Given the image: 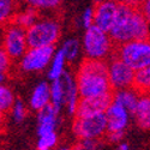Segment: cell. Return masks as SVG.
Listing matches in <instances>:
<instances>
[{
	"label": "cell",
	"instance_id": "cell-28",
	"mask_svg": "<svg viewBox=\"0 0 150 150\" xmlns=\"http://www.w3.org/2000/svg\"><path fill=\"white\" fill-rule=\"evenodd\" d=\"M11 61H12V59L7 55V53L5 51L1 49V52H0V82L1 83H4V81H5V74L10 69Z\"/></svg>",
	"mask_w": 150,
	"mask_h": 150
},
{
	"label": "cell",
	"instance_id": "cell-4",
	"mask_svg": "<svg viewBox=\"0 0 150 150\" xmlns=\"http://www.w3.org/2000/svg\"><path fill=\"white\" fill-rule=\"evenodd\" d=\"M61 34L60 23L55 17H40L34 25L27 29L29 48L54 47Z\"/></svg>",
	"mask_w": 150,
	"mask_h": 150
},
{
	"label": "cell",
	"instance_id": "cell-1",
	"mask_svg": "<svg viewBox=\"0 0 150 150\" xmlns=\"http://www.w3.org/2000/svg\"><path fill=\"white\" fill-rule=\"evenodd\" d=\"M109 35L115 46L150 37V25L139 7L119 4L117 19Z\"/></svg>",
	"mask_w": 150,
	"mask_h": 150
},
{
	"label": "cell",
	"instance_id": "cell-29",
	"mask_svg": "<svg viewBox=\"0 0 150 150\" xmlns=\"http://www.w3.org/2000/svg\"><path fill=\"white\" fill-rule=\"evenodd\" d=\"M100 139H81L73 150H100Z\"/></svg>",
	"mask_w": 150,
	"mask_h": 150
},
{
	"label": "cell",
	"instance_id": "cell-6",
	"mask_svg": "<svg viewBox=\"0 0 150 150\" xmlns=\"http://www.w3.org/2000/svg\"><path fill=\"white\" fill-rule=\"evenodd\" d=\"M72 131L79 139H100L107 133L106 113L74 117Z\"/></svg>",
	"mask_w": 150,
	"mask_h": 150
},
{
	"label": "cell",
	"instance_id": "cell-8",
	"mask_svg": "<svg viewBox=\"0 0 150 150\" xmlns=\"http://www.w3.org/2000/svg\"><path fill=\"white\" fill-rule=\"evenodd\" d=\"M108 78L113 91L133 88L136 71L115 54L108 60Z\"/></svg>",
	"mask_w": 150,
	"mask_h": 150
},
{
	"label": "cell",
	"instance_id": "cell-3",
	"mask_svg": "<svg viewBox=\"0 0 150 150\" xmlns=\"http://www.w3.org/2000/svg\"><path fill=\"white\" fill-rule=\"evenodd\" d=\"M82 48L86 59L108 61L114 55L117 46L109 33L93 25L84 31Z\"/></svg>",
	"mask_w": 150,
	"mask_h": 150
},
{
	"label": "cell",
	"instance_id": "cell-25",
	"mask_svg": "<svg viewBox=\"0 0 150 150\" xmlns=\"http://www.w3.org/2000/svg\"><path fill=\"white\" fill-rule=\"evenodd\" d=\"M28 6L39 11H54L60 6L61 0H23Z\"/></svg>",
	"mask_w": 150,
	"mask_h": 150
},
{
	"label": "cell",
	"instance_id": "cell-26",
	"mask_svg": "<svg viewBox=\"0 0 150 150\" xmlns=\"http://www.w3.org/2000/svg\"><path fill=\"white\" fill-rule=\"evenodd\" d=\"M11 115L15 122H22L27 117V107L21 98H17L11 109Z\"/></svg>",
	"mask_w": 150,
	"mask_h": 150
},
{
	"label": "cell",
	"instance_id": "cell-33",
	"mask_svg": "<svg viewBox=\"0 0 150 150\" xmlns=\"http://www.w3.org/2000/svg\"><path fill=\"white\" fill-rule=\"evenodd\" d=\"M96 1H100V0H96ZM110 1H114L118 4H127V5H131L134 7H139L142 0H110Z\"/></svg>",
	"mask_w": 150,
	"mask_h": 150
},
{
	"label": "cell",
	"instance_id": "cell-10",
	"mask_svg": "<svg viewBox=\"0 0 150 150\" xmlns=\"http://www.w3.org/2000/svg\"><path fill=\"white\" fill-rule=\"evenodd\" d=\"M119 4L110 0H100L94 6V25L107 33L110 31L117 19Z\"/></svg>",
	"mask_w": 150,
	"mask_h": 150
},
{
	"label": "cell",
	"instance_id": "cell-21",
	"mask_svg": "<svg viewBox=\"0 0 150 150\" xmlns=\"http://www.w3.org/2000/svg\"><path fill=\"white\" fill-rule=\"evenodd\" d=\"M133 88L141 95H148L150 93V66L136 72Z\"/></svg>",
	"mask_w": 150,
	"mask_h": 150
},
{
	"label": "cell",
	"instance_id": "cell-16",
	"mask_svg": "<svg viewBox=\"0 0 150 150\" xmlns=\"http://www.w3.org/2000/svg\"><path fill=\"white\" fill-rule=\"evenodd\" d=\"M138 127L142 130H150V98L148 95H142L132 113Z\"/></svg>",
	"mask_w": 150,
	"mask_h": 150
},
{
	"label": "cell",
	"instance_id": "cell-18",
	"mask_svg": "<svg viewBox=\"0 0 150 150\" xmlns=\"http://www.w3.org/2000/svg\"><path fill=\"white\" fill-rule=\"evenodd\" d=\"M39 19H40V11L28 6L25 8H23L22 11H18V13L12 19V23H15L21 28L27 30L31 25H34Z\"/></svg>",
	"mask_w": 150,
	"mask_h": 150
},
{
	"label": "cell",
	"instance_id": "cell-31",
	"mask_svg": "<svg viewBox=\"0 0 150 150\" xmlns=\"http://www.w3.org/2000/svg\"><path fill=\"white\" fill-rule=\"evenodd\" d=\"M125 132L124 131H117V132H107L106 133V138L109 143H119L122 137H124Z\"/></svg>",
	"mask_w": 150,
	"mask_h": 150
},
{
	"label": "cell",
	"instance_id": "cell-32",
	"mask_svg": "<svg viewBox=\"0 0 150 150\" xmlns=\"http://www.w3.org/2000/svg\"><path fill=\"white\" fill-rule=\"evenodd\" d=\"M139 10L150 25V0H142V3L139 5Z\"/></svg>",
	"mask_w": 150,
	"mask_h": 150
},
{
	"label": "cell",
	"instance_id": "cell-38",
	"mask_svg": "<svg viewBox=\"0 0 150 150\" xmlns=\"http://www.w3.org/2000/svg\"><path fill=\"white\" fill-rule=\"evenodd\" d=\"M37 150H41V149H37Z\"/></svg>",
	"mask_w": 150,
	"mask_h": 150
},
{
	"label": "cell",
	"instance_id": "cell-11",
	"mask_svg": "<svg viewBox=\"0 0 150 150\" xmlns=\"http://www.w3.org/2000/svg\"><path fill=\"white\" fill-rule=\"evenodd\" d=\"M130 115L131 113L124 106L113 101L106 110L107 132H117V131L125 132L130 121Z\"/></svg>",
	"mask_w": 150,
	"mask_h": 150
},
{
	"label": "cell",
	"instance_id": "cell-12",
	"mask_svg": "<svg viewBox=\"0 0 150 150\" xmlns=\"http://www.w3.org/2000/svg\"><path fill=\"white\" fill-rule=\"evenodd\" d=\"M113 94H109L102 97H95V98H81L76 117H84V115H93L106 113L108 107L113 102Z\"/></svg>",
	"mask_w": 150,
	"mask_h": 150
},
{
	"label": "cell",
	"instance_id": "cell-23",
	"mask_svg": "<svg viewBox=\"0 0 150 150\" xmlns=\"http://www.w3.org/2000/svg\"><path fill=\"white\" fill-rule=\"evenodd\" d=\"M81 47L82 46L77 39H67L62 43L61 51L64 52L67 62H72L78 58V55L81 53Z\"/></svg>",
	"mask_w": 150,
	"mask_h": 150
},
{
	"label": "cell",
	"instance_id": "cell-2",
	"mask_svg": "<svg viewBox=\"0 0 150 150\" xmlns=\"http://www.w3.org/2000/svg\"><path fill=\"white\" fill-rule=\"evenodd\" d=\"M74 77L81 98L102 97L114 93L109 83L108 64L106 61L85 58Z\"/></svg>",
	"mask_w": 150,
	"mask_h": 150
},
{
	"label": "cell",
	"instance_id": "cell-37",
	"mask_svg": "<svg viewBox=\"0 0 150 150\" xmlns=\"http://www.w3.org/2000/svg\"><path fill=\"white\" fill-rule=\"evenodd\" d=\"M6 150H11V149H6Z\"/></svg>",
	"mask_w": 150,
	"mask_h": 150
},
{
	"label": "cell",
	"instance_id": "cell-9",
	"mask_svg": "<svg viewBox=\"0 0 150 150\" xmlns=\"http://www.w3.org/2000/svg\"><path fill=\"white\" fill-rule=\"evenodd\" d=\"M54 47H40V48H29L27 53L19 60V66L23 72H40L45 70L51 62L55 54Z\"/></svg>",
	"mask_w": 150,
	"mask_h": 150
},
{
	"label": "cell",
	"instance_id": "cell-5",
	"mask_svg": "<svg viewBox=\"0 0 150 150\" xmlns=\"http://www.w3.org/2000/svg\"><path fill=\"white\" fill-rule=\"evenodd\" d=\"M136 72L150 66V37L117 46L115 53Z\"/></svg>",
	"mask_w": 150,
	"mask_h": 150
},
{
	"label": "cell",
	"instance_id": "cell-22",
	"mask_svg": "<svg viewBox=\"0 0 150 150\" xmlns=\"http://www.w3.org/2000/svg\"><path fill=\"white\" fill-rule=\"evenodd\" d=\"M51 105L54 106L58 110L65 105V91L61 79L53 81L51 83Z\"/></svg>",
	"mask_w": 150,
	"mask_h": 150
},
{
	"label": "cell",
	"instance_id": "cell-14",
	"mask_svg": "<svg viewBox=\"0 0 150 150\" xmlns=\"http://www.w3.org/2000/svg\"><path fill=\"white\" fill-rule=\"evenodd\" d=\"M59 112L54 106L49 105L42 110L37 112V136L55 132Z\"/></svg>",
	"mask_w": 150,
	"mask_h": 150
},
{
	"label": "cell",
	"instance_id": "cell-35",
	"mask_svg": "<svg viewBox=\"0 0 150 150\" xmlns=\"http://www.w3.org/2000/svg\"><path fill=\"white\" fill-rule=\"evenodd\" d=\"M59 150H71V149H69V148H61V149H59Z\"/></svg>",
	"mask_w": 150,
	"mask_h": 150
},
{
	"label": "cell",
	"instance_id": "cell-17",
	"mask_svg": "<svg viewBox=\"0 0 150 150\" xmlns=\"http://www.w3.org/2000/svg\"><path fill=\"white\" fill-rule=\"evenodd\" d=\"M141 96L142 95L134 88H130V89H125V90L114 91L113 101L119 103V105H121V106H124L132 114L133 110L137 107V103H138Z\"/></svg>",
	"mask_w": 150,
	"mask_h": 150
},
{
	"label": "cell",
	"instance_id": "cell-13",
	"mask_svg": "<svg viewBox=\"0 0 150 150\" xmlns=\"http://www.w3.org/2000/svg\"><path fill=\"white\" fill-rule=\"evenodd\" d=\"M60 79L62 82V85H64L65 106L67 108V112H69V114L76 117L77 108H78V105L81 101V95L78 91L76 77H73L69 71H66Z\"/></svg>",
	"mask_w": 150,
	"mask_h": 150
},
{
	"label": "cell",
	"instance_id": "cell-20",
	"mask_svg": "<svg viewBox=\"0 0 150 150\" xmlns=\"http://www.w3.org/2000/svg\"><path fill=\"white\" fill-rule=\"evenodd\" d=\"M18 13V0H0V21L4 25Z\"/></svg>",
	"mask_w": 150,
	"mask_h": 150
},
{
	"label": "cell",
	"instance_id": "cell-19",
	"mask_svg": "<svg viewBox=\"0 0 150 150\" xmlns=\"http://www.w3.org/2000/svg\"><path fill=\"white\" fill-rule=\"evenodd\" d=\"M66 57L64 54V52L61 51V48L58 49L54 54V58L49 65V69H48V73H47V77L49 81H58L62 77V74L66 72L65 70V65H66Z\"/></svg>",
	"mask_w": 150,
	"mask_h": 150
},
{
	"label": "cell",
	"instance_id": "cell-24",
	"mask_svg": "<svg viewBox=\"0 0 150 150\" xmlns=\"http://www.w3.org/2000/svg\"><path fill=\"white\" fill-rule=\"evenodd\" d=\"M15 102H16V98L12 90L7 85L3 84L0 86V110H1V113L4 114L6 112H11Z\"/></svg>",
	"mask_w": 150,
	"mask_h": 150
},
{
	"label": "cell",
	"instance_id": "cell-27",
	"mask_svg": "<svg viewBox=\"0 0 150 150\" xmlns=\"http://www.w3.org/2000/svg\"><path fill=\"white\" fill-rule=\"evenodd\" d=\"M57 141H58L57 132H52V133H47V134L40 136L39 139H37V149L49 150L57 144Z\"/></svg>",
	"mask_w": 150,
	"mask_h": 150
},
{
	"label": "cell",
	"instance_id": "cell-15",
	"mask_svg": "<svg viewBox=\"0 0 150 150\" xmlns=\"http://www.w3.org/2000/svg\"><path fill=\"white\" fill-rule=\"evenodd\" d=\"M29 105L31 109L40 112L45 107L51 105V84H48L47 82H41L37 84L29 100Z\"/></svg>",
	"mask_w": 150,
	"mask_h": 150
},
{
	"label": "cell",
	"instance_id": "cell-34",
	"mask_svg": "<svg viewBox=\"0 0 150 150\" xmlns=\"http://www.w3.org/2000/svg\"><path fill=\"white\" fill-rule=\"evenodd\" d=\"M115 150H130V148H129V145L126 143H120Z\"/></svg>",
	"mask_w": 150,
	"mask_h": 150
},
{
	"label": "cell",
	"instance_id": "cell-36",
	"mask_svg": "<svg viewBox=\"0 0 150 150\" xmlns=\"http://www.w3.org/2000/svg\"><path fill=\"white\" fill-rule=\"evenodd\" d=\"M148 96H149V98H150V93H149V94H148Z\"/></svg>",
	"mask_w": 150,
	"mask_h": 150
},
{
	"label": "cell",
	"instance_id": "cell-7",
	"mask_svg": "<svg viewBox=\"0 0 150 150\" xmlns=\"http://www.w3.org/2000/svg\"><path fill=\"white\" fill-rule=\"evenodd\" d=\"M28 49L27 30L12 22L7 23L3 34V51H5L12 60H21Z\"/></svg>",
	"mask_w": 150,
	"mask_h": 150
},
{
	"label": "cell",
	"instance_id": "cell-30",
	"mask_svg": "<svg viewBox=\"0 0 150 150\" xmlns=\"http://www.w3.org/2000/svg\"><path fill=\"white\" fill-rule=\"evenodd\" d=\"M82 25L85 29H89L94 25V7H86L82 13Z\"/></svg>",
	"mask_w": 150,
	"mask_h": 150
}]
</instances>
